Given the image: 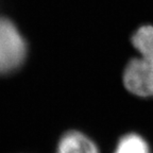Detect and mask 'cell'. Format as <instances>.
<instances>
[{"mask_svg":"<svg viewBox=\"0 0 153 153\" xmlns=\"http://www.w3.org/2000/svg\"><path fill=\"white\" fill-rule=\"evenodd\" d=\"M140 57L132 59L123 72L126 88L139 97L153 96V26H143L132 36Z\"/></svg>","mask_w":153,"mask_h":153,"instance_id":"obj_1","label":"cell"},{"mask_svg":"<svg viewBox=\"0 0 153 153\" xmlns=\"http://www.w3.org/2000/svg\"><path fill=\"white\" fill-rule=\"evenodd\" d=\"M26 55V42L16 26L10 19L0 17V74L18 69Z\"/></svg>","mask_w":153,"mask_h":153,"instance_id":"obj_2","label":"cell"},{"mask_svg":"<svg viewBox=\"0 0 153 153\" xmlns=\"http://www.w3.org/2000/svg\"><path fill=\"white\" fill-rule=\"evenodd\" d=\"M56 153H99L87 136L76 131L68 132L61 138Z\"/></svg>","mask_w":153,"mask_h":153,"instance_id":"obj_3","label":"cell"},{"mask_svg":"<svg viewBox=\"0 0 153 153\" xmlns=\"http://www.w3.org/2000/svg\"><path fill=\"white\" fill-rule=\"evenodd\" d=\"M114 153H150L148 145L139 135L129 134L123 136L118 143Z\"/></svg>","mask_w":153,"mask_h":153,"instance_id":"obj_4","label":"cell"}]
</instances>
